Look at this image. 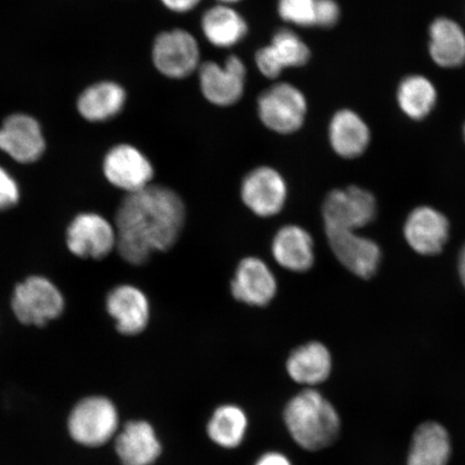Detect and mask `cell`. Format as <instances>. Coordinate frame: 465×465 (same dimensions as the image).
<instances>
[{"instance_id": "cell-29", "label": "cell", "mask_w": 465, "mask_h": 465, "mask_svg": "<svg viewBox=\"0 0 465 465\" xmlns=\"http://www.w3.org/2000/svg\"><path fill=\"white\" fill-rule=\"evenodd\" d=\"M342 16L341 5L337 0H317L315 27L320 29L335 28L340 25Z\"/></svg>"}, {"instance_id": "cell-13", "label": "cell", "mask_w": 465, "mask_h": 465, "mask_svg": "<svg viewBox=\"0 0 465 465\" xmlns=\"http://www.w3.org/2000/svg\"><path fill=\"white\" fill-rule=\"evenodd\" d=\"M104 173L108 182L127 194L153 184L154 167L148 156L132 144L115 145L104 161Z\"/></svg>"}, {"instance_id": "cell-15", "label": "cell", "mask_w": 465, "mask_h": 465, "mask_svg": "<svg viewBox=\"0 0 465 465\" xmlns=\"http://www.w3.org/2000/svg\"><path fill=\"white\" fill-rule=\"evenodd\" d=\"M440 90L435 81L423 73H409L401 77L394 89V102L403 118L422 124L436 112Z\"/></svg>"}, {"instance_id": "cell-1", "label": "cell", "mask_w": 465, "mask_h": 465, "mask_svg": "<svg viewBox=\"0 0 465 465\" xmlns=\"http://www.w3.org/2000/svg\"><path fill=\"white\" fill-rule=\"evenodd\" d=\"M185 218L187 211L176 191L150 184L121 202L115 214V248L127 263H147L154 252H165L174 246Z\"/></svg>"}, {"instance_id": "cell-35", "label": "cell", "mask_w": 465, "mask_h": 465, "mask_svg": "<svg viewBox=\"0 0 465 465\" xmlns=\"http://www.w3.org/2000/svg\"><path fill=\"white\" fill-rule=\"evenodd\" d=\"M461 139L465 147V119L463 121L462 126H461Z\"/></svg>"}, {"instance_id": "cell-26", "label": "cell", "mask_w": 465, "mask_h": 465, "mask_svg": "<svg viewBox=\"0 0 465 465\" xmlns=\"http://www.w3.org/2000/svg\"><path fill=\"white\" fill-rule=\"evenodd\" d=\"M249 420L246 411L235 404L214 410L207 422V435L213 443L225 450L240 447L246 438Z\"/></svg>"}, {"instance_id": "cell-34", "label": "cell", "mask_w": 465, "mask_h": 465, "mask_svg": "<svg viewBox=\"0 0 465 465\" xmlns=\"http://www.w3.org/2000/svg\"><path fill=\"white\" fill-rule=\"evenodd\" d=\"M218 4H223V5H235L237 3H240L241 0H217Z\"/></svg>"}, {"instance_id": "cell-8", "label": "cell", "mask_w": 465, "mask_h": 465, "mask_svg": "<svg viewBox=\"0 0 465 465\" xmlns=\"http://www.w3.org/2000/svg\"><path fill=\"white\" fill-rule=\"evenodd\" d=\"M15 317L23 324L44 327L64 310L63 295L48 279L33 276L17 284L13 302Z\"/></svg>"}, {"instance_id": "cell-9", "label": "cell", "mask_w": 465, "mask_h": 465, "mask_svg": "<svg viewBox=\"0 0 465 465\" xmlns=\"http://www.w3.org/2000/svg\"><path fill=\"white\" fill-rule=\"evenodd\" d=\"M241 197L255 216L271 218L281 213L288 199L286 179L276 168L261 165L243 177Z\"/></svg>"}, {"instance_id": "cell-12", "label": "cell", "mask_w": 465, "mask_h": 465, "mask_svg": "<svg viewBox=\"0 0 465 465\" xmlns=\"http://www.w3.org/2000/svg\"><path fill=\"white\" fill-rule=\"evenodd\" d=\"M427 54L441 71L465 67V27L450 15H440L427 27Z\"/></svg>"}, {"instance_id": "cell-3", "label": "cell", "mask_w": 465, "mask_h": 465, "mask_svg": "<svg viewBox=\"0 0 465 465\" xmlns=\"http://www.w3.org/2000/svg\"><path fill=\"white\" fill-rule=\"evenodd\" d=\"M257 114L265 129L278 135H293L305 125L307 97L292 84L275 83L260 93Z\"/></svg>"}, {"instance_id": "cell-21", "label": "cell", "mask_w": 465, "mask_h": 465, "mask_svg": "<svg viewBox=\"0 0 465 465\" xmlns=\"http://www.w3.org/2000/svg\"><path fill=\"white\" fill-rule=\"evenodd\" d=\"M115 452L122 465H153L162 455V444L148 421L125 424L115 439Z\"/></svg>"}, {"instance_id": "cell-36", "label": "cell", "mask_w": 465, "mask_h": 465, "mask_svg": "<svg viewBox=\"0 0 465 465\" xmlns=\"http://www.w3.org/2000/svg\"><path fill=\"white\" fill-rule=\"evenodd\" d=\"M460 254L465 255V246L463 247L462 252H461V253H460Z\"/></svg>"}, {"instance_id": "cell-7", "label": "cell", "mask_w": 465, "mask_h": 465, "mask_svg": "<svg viewBox=\"0 0 465 465\" xmlns=\"http://www.w3.org/2000/svg\"><path fill=\"white\" fill-rule=\"evenodd\" d=\"M197 75L203 97L213 106H235L245 94L247 66L240 56L231 54L223 64L203 62Z\"/></svg>"}, {"instance_id": "cell-30", "label": "cell", "mask_w": 465, "mask_h": 465, "mask_svg": "<svg viewBox=\"0 0 465 465\" xmlns=\"http://www.w3.org/2000/svg\"><path fill=\"white\" fill-rule=\"evenodd\" d=\"M19 202V188L10 174L0 167V211L16 205Z\"/></svg>"}, {"instance_id": "cell-28", "label": "cell", "mask_w": 465, "mask_h": 465, "mask_svg": "<svg viewBox=\"0 0 465 465\" xmlns=\"http://www.w3.org/2000/svg\"><path fill=\"white\" fill-rule=\"evenodd\" d=\"M317 0H278L277 14L290 26L315 27Z\"/></svg>"}, {"instance_id": "cell-22", "label": "cell", "mask_w": 465, "mask_h": 465, "mask_svg": "<svg viewBox=\"0 0 465 465\" xmlns=\"http://www.w3.org/2000/svg\"><path fill=\"white\" fill-rule=\"evenodd\" d=\"M201 31L214 48L231 49L248 36L249 25L245 16L232 5L217 4L203 14Z\"/></svg>"}, {"instance_id": "cell-11", "label": "cell", "mask_w": 465, "mask_h": 465, "mask_svg": "<svg viewBox=\"0 0 465 465\" xmlns=\"http://www.w3.org/2000/svg\"><path fill=\"white\" fill-rule=\"evenodd\" d=\"M327 134L331 150L342 160L362 158L373 144V130L369 121L351 107L335 110L329 120Z\"/></svg>"}, {"instance_id": "cell-18", "label": "cell", "mask_w": 465, "mask_h": 465, "mask_svg": "<svg viewBox=\"0 0 465 465\" xmlns=\"http://www.w3.org/2000/svg\"><path fill=\"white\" fill-rule=\"evenodd\" d=\"M404 236L417 253L439 254L449 241L450 223L443 213L433 207H417L406 220Z\"/></svg>"}, {"instance_id": "cell-14", "label": "cell", "mask_w": 465, "mask_h": 465, "mask_svg": "<svg viewBox=\"0 0 465 465\" xmlns=\"http://www.w3.org/2000/svg\"><path fill=\"white\" fill-rule=\"evenodd\" d=\"M324 230L329 246L342 266L363 279L375 275L381 263V252L374 241L359 235L356 231Z\"/></svg>"}, {"instance_id": "cell-19", "label": "cell", "mask_w": 465, "mask_h": 465, "mask_svg": "<svg viewBox=\"0 0 465 465\" xmlns=\"http://www.w3.org/2000/svg\"><path fill=\"white\" fill-rule=\"evenodd\" d=\"M0 149L20 163L37 161L45 151L38 122L26 114L9 116L0 129Z\"/></svg>"}, {"instance_id": "cell-31", "label": "cell", "mask_w": 465, "mask_h": 465, "mask_svg": "<svg viewBox=\"0 0 465 465\" xmlns=\"http://www.w3.org/2000/svg\"><path fill=\"white\" fill-rule=\"evenodd\" d=\"M160 2L171 13L183 15L193 11L202 0H160Z\"/></svg>"}, {"instance_id": "cell-5", "label": "cell", "mask_w": 465, "mask_h": 465, "mask_svg": "<svg viewBox=\"0 0 465 465\" xmlns=\"http://www.w3.org/2000/svg\"><path fill=\"white\" fill-rule=\"evenodd\" d=\"M119 429V414L112 401L91 397L80 401L68 418L72 439L85 447H100L114 438Z\"/></svg>"}, {"instance_id": "cell-4", "label": "cell", "mask_w": 465, "mask_h": 465, "mask_svg": "<svg viewBox=\"0 0 465 465\" xmlns=\"http://www.w3.org/2000/svg\"><path fill=\"white\" fill-rule=\"evenodd\" d=\"M151 56L156 71L171 80L189 78L202 64L201 46L194 35L178 27L158 34Z\"/></svg>"}, {"instance_id": "cell-6", "label": "cell", "mask_w": 465, "mask_h": 465, "mask_svg": "<svg viewBox=\"0 0 465 465\" xmlns=\"http://www.w3.org/2000/svg\"><path fill=\"white\" fill-rule=\"evenodd\" d=\"M376 214V197L359 185L334 189L322 203L324 229L357 232L373 223Z\"/></svg>"}, {"instance_id": "cell-25", "label": "cell", "mask_w": 465, "mask_h": 465, "mask_svg": "<svg viewBox=\"0 0 465 465\" xmlns=\"http://www.w3.org/2000/svg\"><path fill=\"white\" fill-rule=\"evenodd\" d=\"M451 443L446 429L436 422L418 427L412 436L407 465H449Z\"/></svg>"}, {"instance_id": "cell-32", "label": "cell", "mask_w": 465, "mask_h": 465, "mask_svg": "<svg viewBox=\"0 0 465 465\" xmlns=\"http://www.w3.org/2000/svg\"><path fill=\"white\" fill-rule=\"evenodd\" d=\"M254 465H293L282 452L270 451L262 455Z\"/></svg>"}, {"instance_id": "cell-17", "label": "cell", "mask_w": 465, "mask_h": 465, "mask_svg": "<svg viewBox=\"0 0 465 465\" xmlns=\"http://www.w3.org/2000/svg\"><path fill=\"white\" fill-rule=\"evenodd\" d=\"M278 290L274 272L265 262L247 257L238 263L231 282V292L241 303L264 307L275 299Z\"/></svg>"}, {"instance_id": "cell-20", "label": "cell", "mask_w": 465, "mask_h": 465, "mask_svg": "<svg viewBox=\"0 0 465 465\" xmlns=\"http://www.w3.org/2000/svg\"><path fill=\"white\" fill-rule=\"evenodd\" d=\"M107 311L115 320L121 334L137 335L148 327L150 303L141 289L124 284L114 288L107 298Z\"/></svg>"}, {"instance_id": "cell-10", "label": "cell", "mask_w": 465, "mask_h": 465, "mask_svg": "<svg viewBox=\"0 0 465 465\" xmlns=\"http://www.w3.org/2000/svg\"><path fill=\"white\" fill-rule=\"evenodd\" d=\"M312 60V50L305 40L290 27L279 28L270 44L254 55V64L265 78L277 80L284 71L302 68Z\"/></svg>"}, {"instance_id": "cell-33", "label": "cell", "mask_w": 465, "mask_h": 465, "mask_svg": "<svg viewBox=\"0 0 465 465\" xmlns=\"http://www.w3.org/2000/svg\"><path fill=\"white\" fill-rule=\"evenodd\" d=\"M459 274H460L461 282L465 288V255L462 254L459 258Z\"/></svg>"}, {"instance_id": "cell-16", "label": "cell", "mask_w": 465, "mask_h": 465, "mask_svg": "<svg viewBox=\"0 0 465 465\" xmlns=\"http://www.w3.org/2000/svg\"><path fill=\"white\" fill-rule=\"evenodd\" d=\"M67 246L77 257L104 259L116 247L115 229L100 214H79L69 225Z\"/></svg>"}, {"instance_id": "cell-27", "label": "cell", "mask_w": 465, "mask_h": 465, "mask_svg": "<svg viewBox=\"0 0 465 465\" xmlns=\"http://www.w3.org/2000/svg\"><path fill=\"white\" fill-rule=\"evenodd\" d=\"M125 102L126 93L124 87L108 81L86 89L79 97L78 109L86 120L106 121L120 114Z\"/></svg>"}, {"instance_id": "cell-24", "label": "cell", "mask_w": 465, "mask_h": 465, "mask_svg": "<svg viewBox=\"0 0 465 465\" xmlns=\"http://www.w3.org/2000/svg\"><path fill=\"white\" fill-rule=\"evenodd\" d=\"M286 369L291 380L300 385L317 386L330 377L332 356L322 342H306L290 353Z\"/></svg>"}, {"instance_id": "cell-2", "label": "cell", "mask_w": 465, "mask_h": 465, "mask_svg": "<svg viewBox=\"0 0 465 465\" xmlns=\"http://www.w3.org/2000/svg\"><path fill=\"white\" fill-rule=\"evenodd\" d=\"M283 420L295 443L310 451L327 449L341 432L339 412L329 400L312 388L289 401Z\"/></svg>"}, {"instance_id": "cell-23", "label": "cell", "mask_w": 465, "mask_h": 465, "mask_svg": "<svg viewBox=\"0 0 465 465\" xmlns=\"http://www.w3.org/2000/svg\"><path fill=\"white\" fill-rule=\"evenodd\" d=\"M272 254L282 269L293 272L310 271L315 263V245L310 232L296 224L278 230L272 242Z\"/></svg>"}]
</instances>
